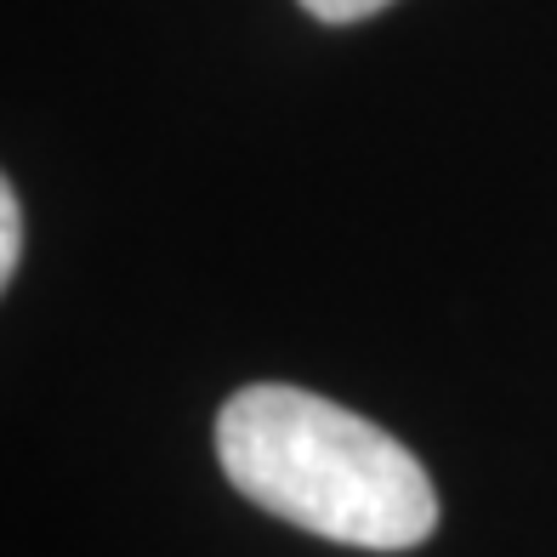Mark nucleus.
I'll list each match as a JSON object with an SVG mask.
<instances>
[{
    "instance_id": "obj_1",
    "label": "nucleus",
    "mask_w": 557,
    "mask_h": 557,
    "mask_svg": "<svg viewBox=\"0 0 557 557\" xmlns=\"http://www.w3.org/2000/svg\"><path fill=\"white\" fill-rule=\"evenodd\" d=\"M216 461L250 506L342 546L410 552L438 529V490L416 455L308 387H239L216 416Z\"/></svg>"
},
{
    "instance_id": "obj_2",
    "label": "nucleus",
    "mask_w": 557,
    "mask_h": 557,
    "mask_svg": "<svg viewBox=\"0 0 557 557\" xmlns=\"http://www.w3.org/2000/svg\"><path fill=\"white\" fill-rule=\"evenodd\" d=\"M17 262H23V199L7 183L0 188V278H12Z\"/></svg>"
},
{
    "instance_id": "obj_3",
    "label": "nucleus",
    "mask_w": 557,
    "mask_h": 557,
    "mask_svg": "<svg viewBox=\"0 0 557 557\" xmlns=\"http://www.w3.org/2000/svg\"><path fill=\"white\" fill-rule=\"evenodd\" d=\"M319 23H359V17H370V12H382V7H393V0H301Z\"/></svg>"
}]
</instances>
